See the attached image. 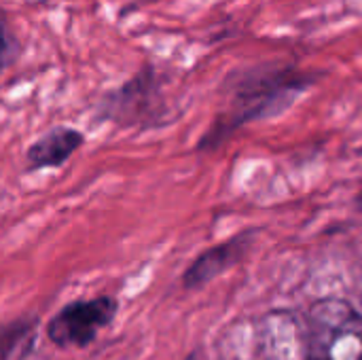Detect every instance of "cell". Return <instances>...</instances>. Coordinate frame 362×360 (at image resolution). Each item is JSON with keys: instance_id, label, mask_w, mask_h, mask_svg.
<instances>
[{"instance_id": "6da1fadb", "label": "cell", "mask_w": 362, "mask_h": 360, "mask_svg": "<svg viewBox=\"0 0 362 360\" xmlns=\"http://www.w3.org/2000/svg\"><path fill=\"white\" fill-rule=\"evenodd\" d=\"M305 360H362V316L348 301L325 299L312 308Z\"/></svg>"}, {"instance_id": "7a4b0ae2", "label": "cell", "mask_w": 362, "mask_h": 360, "mask_svg": "<svg viewBox=\"0 0 362 360\" xmlns=\"http://www.w3.org/2000/svg\"><path fill=\"white\" fill-rule=\"evenodd\" d=\"M117 308L119 303L108 295L68 303L49 320L47 337L57 348H85L112 323Z\"/></svg>"}, {"instance_id": "3957f363", "label": "cell", "mask_w": 362, "mask_h": 360, "mask_svg": "<svg viewBox=\"0 0 362 360\" xmlns=\"http://www.w3.org/2000/svg\"><path fill=\"white\" fill-rule=\"evenodd\" d=\"M83 144V134L72 127H57L45 134L28 149V170L57 168L66 163L72 153Z\"/></svg>"}, {"instance_id": "277c9868", "label": "cell", "mask_w": 362, "mask_h": 360, "mask_svg": "<svg viewBox=\"0 0 362 360\" xmlns=\"http://www.w3.org/2000/svg\"><path fill=\"white\" fill-rule=\"evenodd\" d=\"M265 350L267 360H297V331L286 314H272V323H265Z\"/></svg>"}, {"instance_id": "5b68a950", "label": "cell", "mask_w": 362, "mask_h": 360, "mask_svg": "<svg viewBox=\"0 0 362 360\" xmlns=\"http://www.w3.org/2000/svg\"><path fill=\"white\" fill-rule=\"evenodd\" d=\"M240 252H242V242H231L227 246L214 248L212 252H206L204 257L197 259L195 265H191V269L185 276V284L187 286H199V284L208 282L221 269H225L235 257H240Z\"/></svg>"}, {"instance_id": "8992f818", "label": "cell", "mask_w": 362, "mask_h": 360, "mask_svg": "<svg viewBox=\"0 0 362 360\" xmlns=\"http://www.w3.org/2000/svg\"><path fill=\"white\" fill-rule=\"evenodd\" d=\"M36 335V320L21 318L6 325H0V360H13L34 344Z\"/></svg>"}, {"instance_id": "52a82bcc", "label": "cell", "mask_w": 362, "mask_h": 360, "mask_svg": "<svg viewBox=\"0 0 362 360\" xmlns=\"http://www.w3.org/2000/svg\"><path fill=\"white\" fill-rule=\"evenodd\" d=\"M8 55H11V45H8V40H6V36H4V25H2V21H0V68L6 64Z\"/></svg>"}]
</instances>
